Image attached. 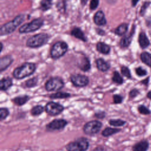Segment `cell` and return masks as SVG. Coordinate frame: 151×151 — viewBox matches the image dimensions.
I'll return each mask as SVG.
<instances>
[{"label":"cell","mask_w":151,"mask_h":151,"mask_svg":"<svg viewBox=\"0 0 151 151\" xmlns=\"http://www.w3.org/2000/svg\"><path fill=\"white\" fill-rule=\"evenodd\" d=\"M146 97L147 99L151 100V90L149 91L146 94Z\"/></svg>","instance_id":"b9f144b4"},{"label":"cell","mask_w":151,"mask_h":151,"mask_svg":"<svg viewBox=\"0 0 151 151\" xmlns=\"http://www.w3.org/2000/svg\"><path fill=\"white\" fill-rule=\"evenodd\" d=\"M94 22L97 25H103L106 23L104 14L101 11H97L94 16Z\"/></svg>","instance_id":"2e32d148"},{"label":"cell","mask_w":151,"mask_h":151,"mask_svg":"<svg viewBox=\"0 0 151 151\" xmlns=\"http://www.w3.org/2000/svg\"><path fill=\"white\" fill-rule=\"evenodd\" d=\"M99 0H91L90 1V8L91 10L95 9L99 5Z\"/></svg>","instance_id":"f35d334b"},{"label":"cell","mask_w":151,"mask_h":151,"mask_svg":"<svg viewBox=\"0 0 151 151\" xmlns=\"http://www.w3.org/2000/svg\"><path fill=\"white\" fill-rule=\"evenodd\" d=\"M38 77H34L25 81V86L27 88H32L35 87L38 83Z\"/></svg>","instance_id":"f546056e"},{"label":"cell","mask_w":151,"mask_h":151,"mask_svg":"<svg viewBox=\"0 0 151 151\" xmlns=\"http://www.w3.org/2000/svg\"><path fill=\"white\" fill-rule=\"evenodd\" d=\"M140 59L144 64L151 67V54L150 53H149L147 52H143L140 54Z\"/></svg>","instance_id":"cb8c5ba5"},{"label":"cell","mask_w":151,"mask_h":151,"mask_svg":"<svg viewBox=\"0 0 151 151\" xmlns=\"http://www.w3.org/2000/svg\"><path fill=\"white\" fill-rule=\"evenodd\" d=\"M50 99H65L70 97V94L66 92L63 91H58L55 92L54 93H52L49 96Z\"/></svg>","instance_id":"484cf974"},{"label":"cell","mask_w":151,"mask_h":151,"mask_svg":"<svg viewBox=\"0 0 151 151\" xmlns=\"http://www.w3.org/2000/svg\"><path fill=\"white\" fill-rule=\"evenodd\" d=\"M68 122L63 119H54L46 125V129L48 131L62 130L67 125Z\"/></svg>","instance_id":"8fae6325"},{"label":"cell","mask_w":151,"mask_h":151,"mask_svg":"<svg viewBox=\"0 0 151 151\" xmlns=\"http://www.w3.org/2000/svg\"><path fill=\"white\" fill-rule=\"evenodd\" d=\"M13 58L11 55H5L0 59V71L5 70L13 62Z\"/></svg>","instance_id":"7c38bea8"},{"label":"cell","mask_w":151,"mask_h":151,"mask_svg":"<svg viewBox=\"0 0 151 151\" xmlns=\"http://www.w3.org/2000/svg\"><path fill=\"white\" fill-rule=\"evenodd\" d=\"M44 109L46 113L48 115L55 116L62 113L64 109V107L60 103L54 101H50L46 104Z\"/></svg>","instance_id":"9c48e42d"},{"label":"cell","mask_w":151,"mask_h":151,"mask_svg":"<svg viewBox=\"0 0 151 151\" xmlns=\"http://www.w3.org/2000/svg\"><path fill=\"white\" fill-rule=\"evenodd\" d=\"M78 67L84 72H87L90 70L91 64L89 59L87 57H83L78 64Z\"/></svg>","instance_id":"ac0fdd59"},{"label":"cell","mask_w":151,"mask_h":151,"mask_svg":"<svg viewBox=\"0 0 151 151\" xmlns=\"http://www.w3.org/2000/svg\"><path fill=\"white\" fill-rule=\"evenodd\" d=\"M135 72L137 76L139 77H143L147 74V71L143 69L142 67H138L135 68Z\"/></svg>","instance_id":"e575fe53"},{"label":"cell","mask_w":151,"mask_h":151,"mask_svg":"<svg viewBox=\"0 0 151 151\" xmlns=\"http://www.w3.org/2000/svg\"><path fill=\"white\" fill-rule=\"evenodd\" d=\"M43 24V21L41 18H37L30 22L27 23L22 25L19 29V32L20 33H28L33 31H35L38 29Z\"/></svg>","instance_id":"ba28073f"},{"label":"cell","mask_w":151,"mask_h":151,"mask_svg":"<svg viewBox=\"0 0 151 151\" xmlns=\"http://www.w3.org/2000/svg\"><path fill=\"white\" fill-rule=\"evenodd\" d=\"M149 147V143L146 140H142L132 146L133 151H147Z\"/></svg>","instance_id":"4fadbf2b"},{"label":"cell","mask_w":151,"mask_h":151,"mask_svg":"<svg viewBox=\"0 0 151 151\" xmlns=\"http://www.w3.org/2000/svg\"><path fill=\"white\" fill-rule=\"evenodd\" d=\"M134 28H133L132 29L131 32L129 35L124 37L121 40L120 44V45L122 47H127L130 45V42L132 41V40L133 35L134 34Z\"/></svg>","instance_id":"d6986e66"},{"label":"cell","mask_w":151,"mask_h":151,"mask_svg":"<svg viewBox=\"0 0 151 151\" xmlns=\"http://www.w3.org/2000/svg\"><path fill=\"white\" fill-rule=\"evenodd\" d=\"M64 82L59 77H54L49 78L45 83V88L48 91H57L63 88Z\"/></svg>","instance_id":"8992f818"},{"label":"cell","mask_w":151,"mask_h":151,"mask_svg":"<svg viewBox=\"0 0 151 151\" xmlns=\"http://www.w3.org/2000/svg\"><path fill=\"white\" fill-rule=\"evenodd\" d=\"M96 48L99 52L103 54H108L110 51V47L109 45L102 42H99L97 44Z\"/></svg>","instance_id":"ffe728a7"},{"label":"cell","mask_w":151,"mask_h":151,"mask_svg":"<svg viewBox=\"0 0 151 151\" xmlns=\"http://www.w3.org/2000/svg\"><path fill=\"white\" fill-rule=\"evenodd\" d=\"M12 84V79L10 77H4L0 81V89L1 91H6Z\"/></svg>","instance_id":"9a60e30c"},{"label":"cell","mask_w":151,"mask_h":151,"mask_svg":"<svg viewBox=\"0 0 151 151\" xmlns=\"http://www.w3.org/2000/svg\"><path fill=\"white\" fill-rule=\"evenodd\" d=\"M139 94H140V91L137 88H134L132 89L129 91V96L130 99H134V98L136 97Z\"/></svg>","instance_id":"8d00e7d4"},{"label":"cell","mask_w":151,"mask_h":151,"mask_svg":"<svg viewBox=\"0 0 151 151\" xmlns=\"http://www.w3.org/2000/svg\"><path fill=\"white\" fill-rule=\"evenodd\" d=\"M70 81L72 84L77 87H86L88 84L89 79L87 76L80 74H73L70 76Z\"/></svg>","instance_id":"30bf717a"},{"label":"cell","mask_w":151,"mask_h":151,"mask_svg":"<svg viewBox=\"0 0 151 151\" xmlns=\"http://www.w3.org/2000/svg\"><path fill=\"white\" fill-rule=\"evenodd\" d=\"M68 49L67 44L63 41L55 42L52 47L50 51L51 57L53 59H58L63 56Z\"/></svg>","instance_id":"5b68a950"},{"label":"cell","mask_w":151,"mask_h":151,"mask_svg":"<svg viewBox=\"0 0 151 151\" xmlns=\"http://www.w3.org/2000/svg\"><path fill=\"white\" fill-rule=\"evenodd\" d=\"M149 2H145V4H143V6L141 8V10H140V13L142 15H143L144 14V13L145 12V10L147 8V7L149 6Z\"/></svg>","instance_id":"ab89813d"},{"label":"cell","mask_w":151,"mask_h":151,"mask_svg":"<svg viewBox=\"0 0 151 151\" xmlns=\"http://www.w3.org/2000/svg\"><path fill=\"white\" fill-rule=\"evenodd\" d=\"M149 80H150V77L149 76V77H146V78L140 81V83H141V84L145 85V86H147L148 84H149Z\"/></svg>","instance_id":"60d3db41"},{"label":"cell","mask_w":151,"mask_h":151,"mask_svg":"<svg viewBox=\"0 0 151 151\" xmlns=\"http://www.w3.org/2000/svg\"><path fill=\"white\" fill-rule=\"evenodd\" d=\"M139 0H132V6H134L136 5L137 3L139 2Z\"/></svg>","instance_id":"7bdbcfd3"},{"label":"cell","mask_w":151,"mask_h":151,"mask_svg":"<svg viewBox=\"0 0 151 151\" xmlns=\"http://www.w3.org/2000/svg\"><path fill=\"white\" fill-rule=\"evenodd\" d=\"M139 43L142 48H145L149 45V40H148L145 33L141 32L139 36Z\"/></svg>","instance_id":"7402d4cb"},{"label":"cell","mask_w":151,"mask_h":151,"mask_svg":"<svg viewBox=\"0 0 151 151\" xmlns=\"http://www.w3.org/2000/svg\"><path fill=\"white\" fill-rule=\"evenodd\" d=\"M71 34L75 37L76 38H78L81 40H82L83 41H86L87 40H86V38L85 37V35H84L83 32H82V31L78 28H74L71 32Z\"/></svg>","instance_id":"603a6c76"},{"label":"cell","mask_w":151,"mask_h":151,"mask_svg":"<svg viewBox=\"0 0 151 151\" xmlns=\"http://www.w3.org/2000/svg\"><path fill=\"white\" fill-rule=\"evenodd\" d=\"M111 80L113 83L118 84L121 85L123 83L124 80L122 76L120 74V73L117 71H114L113 73V76L111 77Z\"/></svg>","instance_id":"d4e9b609"},{"label":"cell","mask_w":151,"mask_h":151,"mask_svg":"<svg viewBox=\"0 0 151 151\" xmlns=\"http://www.w3.org/2000/svg\"><path fill=\"white\" fill-rule=\"evenodd\" d=\"M9 114V111L7 108L1 107L0 109V120L2 121L5 119Z\"/></svg>","instance_id":"836d02e7"},{"label":"cell","mask_w":151,"mask_h":151,"mask_svg":"<svg viewBox=\"0 0 151 151\" xmlns=\"http://www.w3.org/2000/svg\"><path fill=\"white\" fill-rule=\"evenodd\" d=\"M48 35L45 33L36 34L27 40L26 45L31 48H37L44 45L48 40Z\"/></svg>","instance_id":"277c9868"},{"label":"cell","mask_w":151,"mask_h":151,"mask_svg":"<svg viewBox=\"0 0 151 151\" xmlns=\"http://www.w3.org/2000/svg\"><path fill=\"white\" fill-rule=\"evenodd\" d=\"M52 6V0H41L40 2V8L42 11L49 9Z\"/></svg>","instance_id":"4dcf8cb0"},{"label":"cell","mask_w":151,"mask_h":151,"mask_svg":"<svg viewBox=\"0 0 151 151\" xmlns=\"http://www.w3.org/2000/svg\"><path fill=\"white\" fill-rule=\"evenodd\" d=\"M24 18V15L20 14L17 16L13 20L3 25L0 29L1 35H4L12 33L23 22Z\"/></svg>","instance_id":"7a4b0ae2"},{"label":"cell","mask_w":151,"mask_h":151,"mask_svg":"<svg viewBox=\"0 0 151 151\" xmlns=\"http://www.w3.org/2000/svg\"><path fill=\"white\" fill-rule=\"evenodd\" d=\"M36 70V65L32 63H25L14 69L13 77L16 79H23L32 75Z\"/></svg>","instance_id":"6da1fadb"},{"label":"cell","mask_w":151,"mask_h":151,"mask_svg":"<svg viewBox=\"0 0 151 151\" xmlns=\"http://www.w3.org/2000/svg\"><path fill=\"white\" fill-rule=\"evenodd\" d=\"M89 147V142L85 137H80L70 142L66 146L67 151H86Z\"/></svg>","instance_id":"3957f363"},{"label":"cell","mask_w":151,"mask_h":151,"mask_svg":"<svg viewBox=\"0 0 151 151\" xmlns=\"http://www.w3.org/2000/svg\"><path fill=\"white\" fill-rule=\"evenodd\" d=\"M44 107L41 105H36L33 107L30 111L31 114L33 116H37L40 115L44 111Z\"/></svg>","instance_id":"4316f807"},{"label":"cell","mask_w":151,"mask_h":151,"mask_svg":"<svg viewBox=\"0 0 151 151\" xmlns=\"http://www.w3.org/2000/svg\"><path fill=\"white\" fill-rule=\"evenodd\" d=\"M97 69L102 72H106L110 68V65L103 58H98L96 61Z\"/></svg>","instance_id":"5bb4252c"},{"label":"cell","mask_w":151,"mask_h":151,"mask_svg":"<svg viewBox=\"0 0 151 151\" xmlns=\"http://www.w3.org/2000/svg\"><path fill=\"white\" fill-rule=\"evenodd\" d=\"M137 110L140 114H143V115H148L151 113L150 110L143 104H140L138 106Z\"/></svg>","instance_id":"1f68e13d"},{"label":"cell","mask_w":151,"mask_h":151,"mask_svg":"<svg viewBox=\"0 0 151 151\" xmlns=\"http://www.w3.org/2000/svg\"><path fill=\"white\" fill-rule=\"evenodd\" d=\"M120 71H121V73L122 74L127 77L129 79H131L132 78V74H131V72L130 70H129V68L124 65H123L120 68Z\"/></svg>","instance_id":"d6a6232c"},{"label":"cell","mask_w":151,"mask_h":151,"mask_svg":"<svg viewBox=\"0 0 151 151\" xmlns=\"http://www.w3.org/2000/svg\"><path fill=\"white\" fill-rule=\"evenodd\" d=\"M109 2L111 3V4H113V3H114L117 0H107Z\"/></svg>","instance_id":"ee69618b"},{"label":"cell","mask_w":151,"mask_h":151,"mask_svg":"<svg viewBox=\"0 0 151 151\" xmlns=\"http://www.w3.org/2000/svg\"><path fill=\"white\" fill-rule=\"evenodd\" d=\"M94 116L98 119H102L105 117L106 116V112L104 111H97L94 113Z\"/></svg>","instance_id":"74e56055"},{"label":"cell","mask_w":151,"mask_h":151,"mask_svg":"<svg viewBox=\"0 0 151 151\" xmlns=\"http://www.w3.org/2000/svg\"><path fill=\"white\" fill-rule=\"evenodd\" d=\"M102 126V123L99 120L88 122L83 126V132L87 135H94L100 131Z\"/></svg>","instance_id":"52a82bcc"},{"label":"cell","mask_w":151,"mask_h":151,"mask_svg":"<svg viewBox=\"0 0 151 151\" xmlns=\"http://www.w3.org/2000/svg\"><path fill=\"white\" fill-rule=\"evenodd\" d=\"M113 99L114 104H120L123 102V97L120 94H114L113 96Z\"/></svg>","instance_id":"d590c367"},{"label":"cell","mask_w":151,"mask_h":151,"mask_svg":"<svg viewBox=\"0 0 151 151\" xmlns=\"http://www.w3.org/2000/svg\"><path fill=\"white\" fill-rule=\"evenodd\" d=\"M121 130H122L121 129H119V128H113L110 127H106L101 132V135L104 137H109L120 132Z\"/></svg>","instance_id":"44dd1931"},{"label":"cell","mask_w":151,"mask_h":151,"mask_svg":"<svg viewBox=\"0 0 151 151\" xmlns=\"http://www.w3.org/2000/svg\"><path fill=\"white\" fill-rule=\"evenodd\" d=\"M127 28H128V25L127 24H122L121 25H120L114 31L115 33L117 34V35H122L123 34H124L127 30Z\"/></svg>","instance_id":"f1b7e54d"},{"label":"cell","mask_w":151,"mask_h":151,"mask_svg":"<svg viewBox=\"0 0 151 151\" xmlns=\"http://www.w3.org/2000/svg\"><path fill=\"white\" fill-rule=\"evenodd\" d=\"M30 99V97L27 95H20L12 99V101L17 106H21L27 103Z\"/></svg>","instance_id":"e0dca14e"},{"label":"cell","mask_w":151,"mask_h":151,"mask_svg":"<svg viewBox=\"0 0 151 151\" xmlns=\"http://www.w3.org/2000/svg\"><path fill=\"white\" fill-rule=\"evenodd\" d=\"M109 123L111 126L119 127V126H124L126 123V122L120 119H110V120L109 121Z\"/></svg>","instance_id":"83f0119b"}]
</instances>
